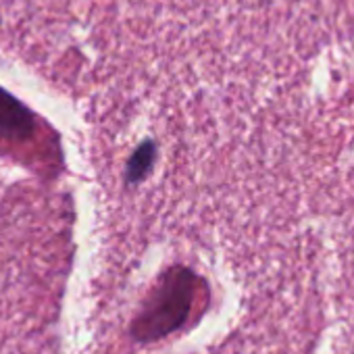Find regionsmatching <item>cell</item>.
Segmentation results:
<instances>
[{
	"mask_svg": "<svg viewBox=\"0 0 354 354\" xmlns=\"http://www.w3.org/2000/svg\"><path fill=\"white\" fill-rule=\"evenodd\" d=\"M154 162V144L152 142H144L138 152L131 156V160L127 162V182H138L148 173V169Z\"/></svg>",
	"mask_w": 354,
	"mask_h": 354,
	"instance_id": "obj_3",
	"label": "cell"
},
{
	"mask_svg": "<svg viewBox=\"0 0 354 354\" xmlns=\"http://www.w3.org/2000/svg\"><path fill=\"white\" fill-rule=\"evenodd\" d=\"M34 131L32 113L9 92L0 88V136L3 138H26Z\"/></svg>",
	"mask_w": 354,
	"mask_h": 354,
	"instance_id": "obj_2",
	"label": "cell"
},
{
	"mask_svg": "<svg viewBox=\"0 0 354 354\" xmlns=\"http://www.w3.org/2000/svg\"><path fill=\"white\" fill-rule=\"evenodd\" d=\"M196 277L184 267L169 269L156 283L152 296L138 315L131 333L140 342L162 337L182 327L194 304Z\"/></svg>",
	"mask_w": 354,
	"mask_h": 354,
	"instance_id": "obj_1",
	"label": "cell"
}]
</instances>
